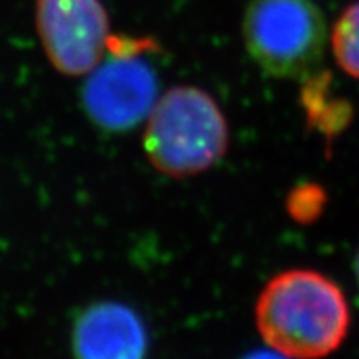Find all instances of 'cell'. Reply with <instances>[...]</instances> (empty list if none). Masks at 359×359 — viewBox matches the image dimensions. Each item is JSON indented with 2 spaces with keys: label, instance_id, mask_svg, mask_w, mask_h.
I'll list each match as a JSON object with an SVG mask.
<instances>
[{
  "label": "cell",
  "instance_id": "6da1fadb",
  "mask_svg": "<svg viewBox=\"0 0 359 359\" xmlns=\"http://www.w3.org/2000/svg\"><path fill=\"white\" fill-rule=\"evenodd\" d=\"M255 316L264 343L293 359H320L336 351L351 323L343 290L313 269H288L271 278Z\"/></svg>",
  "mask_w": 359,
  "mask_h": 359
},
{
  "label": "cell",
  "instance_id": "7a4b0ae2",
  "mask_svg": "<svg viewBox=\"0 0 359 359\" xmlns=\"http://www.w3.org/2000/svg\"><path fill=\"white\" fill-rule=\"evenodd\" d=\"M143 150L160 173L195 177L213 168L226 154V118L205 90L173 87L148 115Z\"/></svg>",
  "mask_w": 359,
  "mask_h": 359
},
{
  "label": "cell",
  "instance_id": "3957f363",
  "mask_svg": "<svg viewBox=\"0 0 359 359\" xmlns=\"http://www.w3.org/2000/svg\"><path fill=\"white\" fill-rule=\"evenodd\" d=\"M241 30L250 57L269 77L304 79L325 57L326 19L311 0H251Z\"/></svg>",
  "mask_w": 359,
  "mask_h": 359
},
{
  "label": "cell",
  "instance_id": "277c9868",
  "mask_svg": "<svg viewBox=\"0 0 359 359\" xmlns=\"http://www.w3.org/2000/svg\"><path fill=\"white\" fill-rule=\"evenodd\" d=\"M156 50L148 39L110 37L105 57L88 74L82 105L98 128L128 132L142 123L158 102V77L147 58Z\"/></svg>",
  "mask_w": 359,
  "mask_h": 359
},
{
  "label": "cell",
  "instance_id": "5b68a950",
  "mask_svg": "<svg viewBox=\"0 0 359 359\" xmlns=\"http://www.w3.org/2000/svg\"><path fill=\"white\" fill-rule=\"evenodd\" d=\"M37 32L50 64L64 75H88L109 48V15L100 0H37Z\"/></svg>",
  "mask_w": 359,
  "mask_h": 359
},
{
  "label": "cell",
  "instance_id": "8992f818",
  "mask_svg": "<svg viewBox=\"0 0 359 359\" xmlns=\"http://www.w3.org/2000/svg\"><path fill=\"white\" fill-rule=\"evenodd\" d=\"M72 349L77 359H145V325L127 304L93 303L75 318Z\"/></svg>",
  "mask_w": 359,
  "mask_h": 359
},
{
  "label": "cell",
  "instance_id": "52a82bcc",
  "mask_svg": "<svg viewBox=\"0 0 359 359\" xmlns=\"http://www.w3.org/2000/svg\"><path fill=\"white\" fill-rule=\"evenodd\" d=\"M299 102L308 127L316 130L327 143L334 142L353 120V105L333 88L330 72L316 70L303 79Z\"/></svg>",
  "mask_w": 359,
  "mask_h": 359
},
{
  "label": "cell",
  "instance_id": "ba28073f",
  "mask_svg": "<svg viewBox=\"0 0 359 359\" xmlns=\"http://www.w3.org/2000/svg\"><path fill=\"white\" fill-rule=\"evenodd\" d=\"M331 48L341 70L359 80V2L348 6L334 22Z\"/></svg>",
  "mask_w": 359,
  "mask_h": 359
},
{
  "label": "cell",
  "instance_id": "9c48e42d",
  "mask_svg": "<svg viewBox=\"0 0 359 359\" xmlns=\"http://www.w3.org/2000/svg\"><path fill=\"white\" fill-rule=\"evenodd\" d=\"M327 196L320 185L303 183L294 187L286 198V210L290 217L298 223H311L320 218L325 210Z\"/></svg>",
  "mask_w": 359,
  "mask_h": 359
},
{
  "label": "cell",
  "instance_id": "30bf717a",
  "mask_svg": "<svg viewBox=\"0 0 359 359\" xmlns=\"http://www.w3.org/2000/svg\"><path fill=\"white\" fill-rule=\"evenodd\" d=\"M241 359H290V358L285 356V354L278 353L276 349H273V351H266V349H258V351L248 353L246 356H243Z\"/></svg>",
  "mask_w": 359,
  "mask_h": 359
},
{
  "label": "cell",
  "instance_id": "8fae6325",
  "mask_svg": "<svg viewBox=\"0 0 359 359\" xmlns=\"http://www.w3.org/2000/svg\"><path fill=\"white\" fill-rule=\"evenodd\" d=\"M354 269H356V278H358V283H359V251H358L356 262H354Z\"/></svg>",
  "mask_w": 359,
  "mask_h": 359
}]
</instances>
